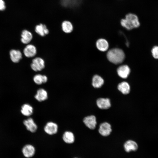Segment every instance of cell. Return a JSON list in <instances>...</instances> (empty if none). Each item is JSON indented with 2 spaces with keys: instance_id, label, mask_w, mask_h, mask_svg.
Wrapping results in <instances>:
<instances>
[{
  "instance_id": "obj_25",
  "label": "cell",
  "mask_w": 158,
  "mask_h": 158,
  "mask_svg": "<svg viewBox=\"0 0 158 158\" xmlns=\"http://www.w3.org/2000/svg\"><path fill=\"white\" fill-rule=\"evenodd\" d=\"M6 6L5 2L3 0H0V11L4 10Z\"/></svg>"
},
{
  "instance_id": "obj_18",
  "label": "cell",
  "mask_w": 158,
  "mask_h": 158,
  "mask_svg": "<svg viewBox=\"0 0 158 158\" xmlns=\"http://www.w3.org/2000/svg\"><path fill=\"white\" fill-rule=\"evenodd\" d=\"M10 55L11 61L14 63H18L22 58V54L18 50L12 49L10 51Z\"/></svg>"
},
{
  "instance_id": "obj_7",
  "label": "cell",
  "mask_w": 158,
  "mask_h": 158,
  "mask_svg": "<svg viewBox=\"0 0 158 158\" xmlns=\"http://www.w3.org/2000/svg\"><path fill=\"white\" fill-rule=\"evenodd\" d=\"M57 125L52 122H49L47 123L44 128V131L49 135L56 134L58 131Z\"/></svg>"
},
{
  "instance_id": "obj_23",
  "label": "cell",
  "mask_w": 158,
  "mask_h": 158,
  "mask_svg": "<svg viewBox=\"0 0 158 158\" xmlns=\"http://www.w3.org/2000/svg\"><path fill=\"white\" fill-rule=\"evenodd\" d=\"M33 81L37 85H41L46 83L47 81V77L45 75L40 74L35 75L33 77Z\"/></svg>"
},
{
  "instance_id": "obj_10",
  "label": "cell",
  "mask_w": 158,
  "mask_h": 158,
  "mask_svg": "<svg viewBox=\"0 0 158 158\" xmlns=\"http://www.w3.org/2000/svg\"><path fill=\"white\" fill-rule=\"evenodd\" d=\"M124 148L126 152H129L136 151L138 148V146L137 143L134 141L129 140L124 143Z\"/></svg>"
},
{
  "instance_id": "obj_8",
  "label": "cell",
  "mask_w": 158,
  "mask_h": 158,
  "mask_svg": "<svg viewBox=\"0 0 158 158\" xmlns=\"http://www.w3.org/2000/svg\"><path fill=\"white\" fill-rule=\"evenodd\" d=\"M35 31L40 36L44 37L48 34L49 30L44 24L40 23L37 25L35 27Z\"/></svg>"
},
{
  "instance_id": "obj_4",
  "label": "cell",
  "mask_w": 158,
  "mask_h": 158,
  "mask_svg": "<svg viewBox=\"0 0 158 158\" xmlns=\"http://www.w3.org/2000/svg\"><path fill=\"white\" fill-rule=\"evenodd\" d=\"M99 133L102 136L109 135L112 131L110 124L107 122H104L100 124L98 130Z\"/></svg>"
},
{
  "instance_id": "obj_6",
  "label": "cell",
  "mask_w": 158,
  "mask_h": 158,
  "mask_svg": "<svg viewBox=\"0 0 158 158\" xmlns=\"http://www.w3.org/2000/svg\"><path fill=\"white\" fill-rule=\"evenodd\" d=\"M83 122L85 126L91 129H94L97 124L96 118L93 115L85 117L83 119Z\"/></svg>"
},
{
  "instance_id": "obj_3",
  "label": "cell",
  "mask_w": 158,
  "mask_h": 158,
  "mask_svg": "<svg viewBox=\"0 0 158 158\" xmlns=\"http://www.w3.org/2000/svg\"><path fill=\"white\" fill-rule=\"evenodd\" d=\"M30 66L31 68L35 71H41L45 67L44 61L41 58L36 57L33 59Z\"/></svg>"
},
{
  "instance_id": "obj_24",
  "label": "cell",
  "mask_w": 158,
  "mask_h": 158,
  "mask_svg": "<svg viewBox=\"0 0 158 158\" xmlns=\"http://www.w3.org/2000/svg\"><path fill=\"white\" fill-rule=\"evenodd\" d=\"M151 53L154 58L158 59V46H154L152 49Z\"/></svg>"
},
{
  "instance_id": "obj_5",
  "label": "cell",
  "mask_w": 158,
  "mask_h": 158,
  "mask_svg": "<svg viewBox=\"0 0 158 158\" xmlns=\"http://www.w3.org/2000/svg\"><path fill=\"white\" fill-rule=\"evenodd\" d=\"M36 150L35 147L31 144L25 145L22 149V152L24 156L26 158L33 157L35 154Z\"/></svg>"
},
{
  "instance_id": "obj_26",
  "label": "cell",
  "mask_w": 158,
  "mask_h": 158,
  "mask_svg": "<svg viewBox=\"0 0 158 158\" xmlns=\"http://www.w3.org/2000/svg\"><path fill=\"white\" fill-rule=\"evenodd\" d=\"M74 158H78V157H75Z\"/></svg>"
},
{
  "instance_id": "obj_13",
  "label": "cell",
  "mask_w": 158,
  "mask_h": 158,
  "mask_svg": "<svg viewBox=\"0 0 158 158\" xmlns=\"http://www.w3.org/2000/svg\"><path fill=\"white\" fill-rule=\"evenodd\" d=\"M23 52L26 57L28 58L32 57L36 55L37 53V49L34 45L28 44L24 48Z\"/></svg>"
},
{
  "instance_id": "obj_11",
  "label": "cell",
  "mask_w": 158,
  "mask_h": 158,
  "mask_svg": "<svg viewBox=\"0 0 158 158\" xmlns=\"http://www.w3.org/2000/svg\"><path fill=\"white\" fill-rule=\"evenodd\" d=\"M118 75L123 78H126L129 74L130 70L127 65H123L119 66L117 69Z\"/></svg>"
},
{
  "instance_id": "obj_16",
  "label": "cell",
  "mask_w": 158,
  "mask_h": 158,
  "mask_svg": "<svg viewBox=\"0 0 158 158\" xmlns=\"http://www.w3.org/2000/svg\"><path fill=\"white\" fill-rule=\"evenodd\" d=\"M21 42L24 44H27L29 43L32 38L33 36L32 33L29 31L25 30L22 32L21 35Z\"/></svg>"
},
{
  "instance_id": "obj_19",
  "label": "cell",
  "mask_w": 158,
  "mask_h": 158,
  "mask_svg": "<svg viewBox=\"0 0 158 158\" xmlns=\"http://www.w3.org/2000/svg\"><path fill=\"white\" fill-rule=\"evenodd\" d=\"M97 47L98 50L102 51H107L109 47V44L107 41L103 39L98 40L96 43Z\"/></svg>"
},
{
  "instance_id": "obj_15",
  "label": "cell",
  "mask_w": 158,
  "mask_h": 158,
  "mask_svg": "<svg viewBox=\"0 0 158 158\" xmlns=\"http://www.w3.org/2000/svg\"><path fill=\"white\" fill-rule=\"evenodd\" d=\"M35 97L37 101L40 102L44 101L48 98L47 93V91L43 88L39 89L37 91Z\"/></svg>"
},
{
  "instance_id": "obj_2",
  "label": "cell",
  "mask_w": 158,
  "mask_h": 158,
  "mask_svg": "<svg viewBox=\"0 0 158 158\" xmlns=\"http://www.w3.org/2000/svg\"><path fill=\"white\" fill-rule=\"evenodd\" d=\"M107 56L110 62L117 64L121 63L123 61L125 55L122 49L115 48L109 50L107 53Z\"/></svg>"
},
{
  "instance_id": "obj_20",
  "label": "cell",
  "mask_w": 158,
  "mask_h": 158,
  "mask_svg": "<svg viewBox=\"0 0 158 158\" xmlns=\"http://www.w3.org/2000/svg\"><path fill=\"white\" fill-rule=\"evenodd\" d=\"M117 88L120 92L124 95L128 94L130 92V85L127 82H123L119 84L118 85Z\"/></svg>"
},
{
  "instance_id": "obj_17",
  "label": "cell",
  "mask_w": 158,
  "mask_h": 158,
  "mask_svg": "<svg viewBox=\"0 0 158 158\" xmlns=\"http://www.w3.org/2000/svg\"><path fill=\"white\" fill-rule=\"evenodd\" d=\"M62 139L66 143L71 144L74 142L75 137L72 132L69 131H66L63 134Z\"/></svg>"
},
{
  "instance_id": "obj_9",
  "label": "cell",
  "mask_w": 158,
  "mask_h": 158,
  "mask_svg": "<svg viewBox=\"0 0 158 158\" xmlns=\"http://www.w3.org/2000/svg\"><path fill=\"white\" fill-rule=\"evenodd\" d=\"M97 107L101 109H106L109 108L111 106L110 100L108 98H100L96 101Z\"/></svg>"
},
{
  "instance_id": "obj_1",
  "label": "cell",
  "mask_w": 158,
  "mask_h": 158,
  "mask_svg": "<svg viewBox=\"0 0 158 158\" xmlns=\"http://www.w3.org/2000/svg\"><path fill=\"white\" fill-rule=\"evenodd\" d=\"M121 25L128 30L139 27L140 25L139 18L135 14L132 13H127L120 21Z\"/></svg>"
},
{
  "instance_id": "obj_21",
  "label": "cell",
  "mask_w": 158,
  "mask_h": 158,
  "mask_svg": "<svg viewBox=\"0 0 158 158\" xmlns=\"http://www.w3.org/2000/svg\"><path fill=\"white\" fill-rule=\"evenodd\" d=\"M104 82V80L101 77L98 75H95L92 79V85L95 88H99L102 87Z\"/></svg>"
},
{
  "instance_id": "obj_22",
  "label": "cell",
  "mask_w": 158,
  "mask_h": 158,
  "mask_svg": "<svg viewBox=\"0 0 158 158\" xmlns=\"http://www.w3.org/2000/svg\"><path fill=\"white\" fill-rule=\"evenodd\" d=\"M21 112L24 116H30L33 113V107L28 104H24L21 107Z\"/></svg>"
},
{
  "instance_id": "obj_14",
  "label": "cell",
  "mask_w": 158,
  "mask_h": 158,
  "mask_svg": "<svg viewBox=\"0 0 158 158\" xmlns=\"http://www.w3.org/2000/svg\"><path fill=\"white\" fill-rule=\"evenodd\" d=\"M61 26L62 31L65 33H70L73 30V23L69 20H63L62 22Z\"/></svg>"
},
{
  "instance_id": "obj_12",
  "label": "cell",
  "mask_w": 158,
  "mask_h": 158,
  "mask_svg": "<svg viewBox=\"0 0 158 158\" xmlns=\"http://www.w3.org/2000/svg\"><path fill=\"white\" fill-rule=\"evenodd\" d=\"M23 123L26 129L30 132L34 133L36 131L37 128V126L32 118H29L25 120Z\"/></svg>"
}]
</instances>
